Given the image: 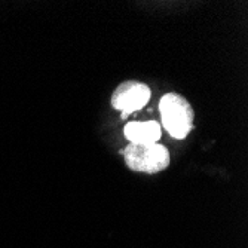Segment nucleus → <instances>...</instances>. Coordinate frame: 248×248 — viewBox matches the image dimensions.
<instances>
[{
	"instance_id": "1",
	"label": "nucleus",
	"mask_w": 248,
	"mask_h": 248,
	"mask_svg": "<svg viewBox=\"0 0 248 248\" xmlns=\"http://www.w3.org/2000/svg\"><path fill=\"white\" fill-rule=\"evenodd\" d=\"M161 116L165 129L174 139H185L193 128V108L189 101L180 94L171 93L162 97Z\"/></svg>"
},
{
	"instance_id": "2",
	"label": "nucleus",
	"mask_w": 248,
	"mask_h": 248,
	"mask_svg": "<svg viewBox=\"0 0 248 248\" xmlns=\"http://www.w3.org/2000/svg\"><path fill=\"white\" fill-rule=\"evenodd\" d=\"M126 165L135 172L156 174L170 165V153L162 144H129L122 152Z\"/></svg>"
},
{
	"instance_id": "3",
	"label": "nucleus",
	"mask_w": 248,
	"mask_h": 248,
	"mask_svg": "<svg viewBox=\"0 0 248 248\" xmlns=\"http://www.w3.org/2000/svg\"><path fill=\"white\" fill-rule=\"evenodd\" d=\"M150 98V89L147 85L128 80L121 83L111 95V106L122 111V118L143 108Z\"/></svg>"
},
{
	"instance_id": "4",
	"label": "nucleus",
	"mask_w": 248,
	"mask_h": 248,
	"mask_svg": "<svg viewBox=\"0 0 248 248\" xmlns=\"http://www.w3.org/2000/svg\"><path fill=\"white\" fill-rule=\"evenodd\" d=\"M124 134L131 144H153L161 139V126L156 121L129 122L126 124Z\"/></svg>"
}]
</instances>
